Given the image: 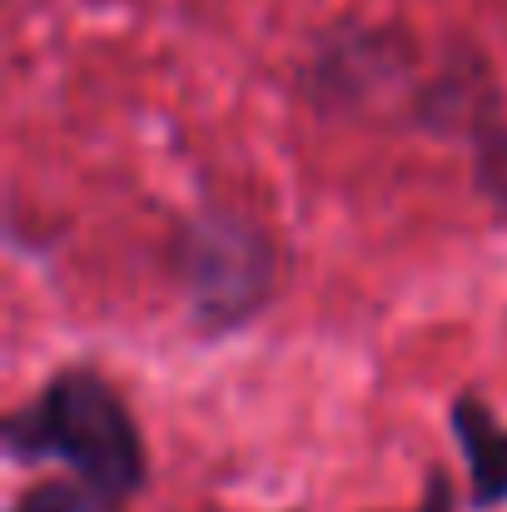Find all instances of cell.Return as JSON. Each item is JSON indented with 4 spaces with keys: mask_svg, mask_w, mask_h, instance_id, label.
Here are the masks:
<instances>
[{
    "mask_svg": "<svg viewBox=\"0 0 507 512\" xmlns=\"http://www.w3.org/2000/svg\"><path fill=\"white\" fill-rule=\"evenodd\" d=\"M5 448L20 463H65L105 503H125L145 488V438L125 398L90 368L55 373L25 408L5 418Z\"/></svg>",
    "mask_w": 507,
    "mask_h": 512,
    "instance_id": "obj_1",
    "label": "cell"
},
{
    "mask_svg": "<svg viewBox=\"0 0 507 512\" xmlns=\"http://www.w3.org/2000/svg\"><path fill=\"white\" fill-rule=\"evenodd\" d=\"M179 289L189 299L194 324L204 329H239L254 309L274 294V244L239 214H194L174 249Z\"/></svg>",
    "mask_w": 507,
    "mask_h": 512,
    "instance_id": "obj_2",
    "label": "cell"
},
{
    "mask_svg": "<svg viewBox=\"0 0 507 512\" xmlns=\"http://www.w3.org/2000/svg\"><path fill=\"white\" fill-rule=\"evenodd\" d=\"M453 438L468 463L473 508H503L507 503V423L473 393L453 403Z\"/></svg>",
    "mask_w": 507,
    "mask_h": 512,
    "instance_id": "obj_3",
    "label": "cell"
},
{
    "mask_svg": "<svg viewBox=\"0 0 507 512\" xmlns=\"http://www.w3.org/2000/svg\"><path fill=\"white\" fill-rule=\"evenodd\" d=\"M10 512H115V503H105L80 478H65V483H35V488H25Z\"/></svg>",
    "mask_w": 507,
    "mask_h": 512,
    "instance_id": "obj_4",
    "label": "cell"
},
{
    "mask_svg": "<svg viewBox=\"0 0 507 512\" xmlns=\"http://www.w3.org/2000/svg\"><path fill=\"white\" fill-rule=\"evenodd\" d=\"M413 512H458L453 483H448L443 473H433V478H428V488H423V503H418Z\"/></svg>",
    "mask_w": 507,
    "mask_h": 512,
    "instance_id": "obj_5",
    "label": "cell"
}]
</instances>
